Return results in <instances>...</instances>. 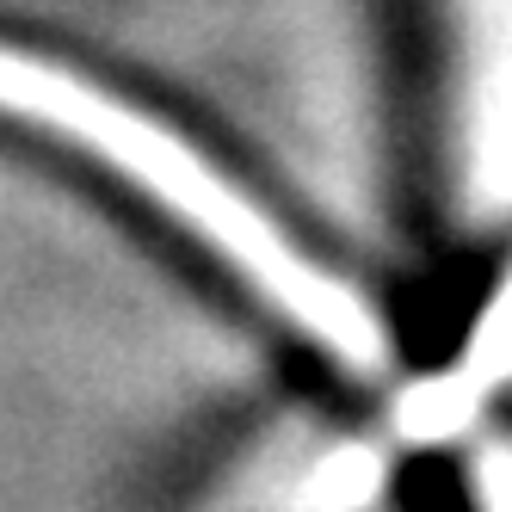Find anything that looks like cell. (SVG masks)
Masks as SVG:
<instances>
[{
    "label": "cell",
    "instance_id": "3957f363",
    "mask_svg": "<svg viewBox=\"0 0 512 512\" xmlns=\"http://www.w3.org/2000/svg\"><path fill=\"white\" fill-rule=\"evenodd\" d=\"M506 383H512V266L500 272L488 309L475 315L463 358L438 383L414 389V401H408V432L414 438H451V432H463L475 414H482V401L500 395Z\"/></svg>",
    "mask_w": 512,
    "mask_h": 512
},
{
    "label": "cell",
    "instance_id": "277c9868",
    "mask_svg": "<svg viewBox=\"0 0 512 512\" xmlns=\"http://www.w3.org/2000/svg\"><path fill=\"white\" fill-rule=\"evenodd\" d=\"M475 512H512V445H488L469 469Z\"/></svg>",
    "mask_w": 512,
    "mask_h": 512
},
{
    "label": "cell",
    "instance_id": "7a4b0ae2",
    "mask_svg": "<svg viewBox=\"0 0 512 512\" xmlns=\"http://www.w3.org/2000/svg\"><path fill=\"white\" fill-rule=\"evenodd\" d=\"M451 161L469 223H512V0H438Z\"/></svg>",
    "mask_w": 512,
    "mask_h": 512
},
{
    "label": "cell",
    "instance_id": "6da1fadb",
    "mask_svg": "<svg viewBox=\"0 0 512 512\" xmlns=\"http://www.w3.org/2000/svg\"><path fill=\"white\" fill-rule=\"evenodd\" d=\"M0 118L56 136L62 149L130 179L155 210L192 229L229 272L253 284V297L278 309L309 346H321L346 371H377L389 358V327L358 290L297 247L266 204H253L241 179H229L204 149H192L167 118L118 99L105 81L75 75L38 50L0 44Z\"/></svg>",
    "mask_w": 512,
    "mask_h": 512
}]
</instances>
